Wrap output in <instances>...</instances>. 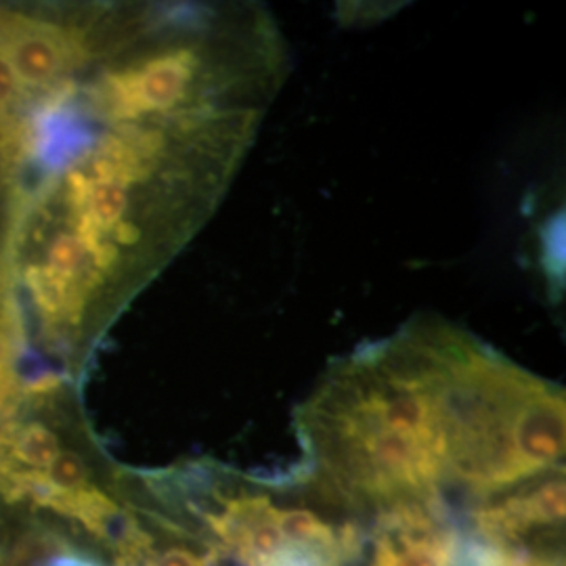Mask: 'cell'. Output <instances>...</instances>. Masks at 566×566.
<instances>
[{"mask_svg": "<svg viewBox=\"0 0 566 566\" xmlns=\"http://www.w3.org/2000/svg\"><path fill=\"white\" fill-rule=\"evenodd\" d=\"M219 556L212 552L203 556L191 547L154 546V537L116 556V566H217Z\"/></svg>", "mask_w": 566, "mask_h": 566, "instance_id": "obj_5", "label": "cell"}, {"mask_svg": "<svg viewBox=\"0 0 566 566\" xmlns=\"http://www.w3.org/2000/svg\"><path fill=\"white\" fill-rule=\"evenodd\" d=\"M63 44L42 32H25L11 42L9 49V63L21 81L30 84L51 81L63 67Z\"/></svg>", "mask_w": 566, "mask_h": 566, "instance_id": "obj_4", "label": "cell"}, {"mask_svg": "<svg viewBox=\"0 0 566 566\" xmlns=\"http://www.w3.org/2000/svg\"><path fill=\"white\" fill-rule=\"evenodd\" d=\"M11 453L25 468L46 470L60 455L61 443L57 434L46 426L32 424L18 434Z\"/></svg>", "mask_w": 566, "mask_h": 566, "instance_id": "obj_6", "label": "cell"}, {"mask_svg": "<svg viewBox=\"0 0 566 566\" xmlns=\"http://www.w3.org/2000/svg\"><path fill=\"white\" fill-rule=\"evenodd\" d=\"M18 86V74L7 57L0 55V105L9 102Z\"/></svg>", "mask_w": 566, "mask_h": 566, "instance_id": "obj_9", "label": "cell"}, {"mask_svg": "<svg viewBox=\"0 0 566 566\" xmlns=\"http://www.w3.org/2000/svg\"><path fill=\"white\" fill-rule=\"evenodd\" d=\"M441 506H403L385 512L374 537L369 566H449L455 531Z\"/></svg>", "mask_w": 566, "mask_h": 566, "instance_id": "obj_3", "label": "cell"}, {"mask_svg": "<svg viewBox=\"0 0 566 566\" xmlns=\"http://www.w3.org/2000/svg\"><path fill=\"white\" fill-rule=\"evenodd\" d=\"M11 361V344L0 334V369H7Z\"/></svg>", "mask_w": 566, "mask_h": 566, "instance_id": "obj_12", "label": "cell"}, {"mask_svg": "<svg viewBox=\"0 0 566 566\" xmlns=\"http://www.w3.org/2000/svg\"><path fill=\"white\" fill-rule=\"evenodd\" d=\"M539 378L464 327L420 315L332 365L296 413L306 479L344 506H441L525 476Z\"/></svg>", "mask_w": 566, "mask_h": 566, "instance_id": "obj_1", "label": "cell"}, {"mask_svg": "<svg viewBox=\"0 0 566 566\" xmlns=\"http://www.w3.org/2000/svg\"><path fill=\"white\" fill-rule=\"evenodd\" d=\"M30 283L34 287L36 301L44 311H60L65 301V283L61 282L51 269L34 266L30 271Z\"/></svg>", "mask_w": 566, "mask_h": 566, "instance_id": "obj_8", "label": "cell"}, {"mask_svg": "<svg viewBox=\"0 0 566 566\" xmlns=\"http://www.w3.org/2000/svg\"><path fill=\"white\" fill-rule=\"evenodd\" d=\"M11 390H13V376L7 369H0V409L11 397Z\"/></svg>", "mask_w": 566, "mask_h": 566, "instance_id": "obj_11", "label": "cell"}, {"mask_svg": "<svg viewBox=\"0 0 566 566\" xmlns=\"http://www.w3.org/2000/svg\"><path fill=\"white\" fill-rule=\"evenodd\" d=\"M474 523L476 535L506 547H523L537 531H556L565 523V470L486 504L476 512Z\"/></svg>", "mask_w": 566, "mask_h": 566, "instance_id": "obj_2", "label": "cell"}, {"mask_svg": "<svg viewBox=\"0 0 566 566\" xmlns=\"http://www.w3.org/2000/svg\"><path fill=\"white\" fill-rule=\"evenodd\" d=\"M46 566H102L97 565V563H93L91 558H86V556H81V554H76V552H61V554H55L51 560H49V565Z\"/></svg>", "mask_w": 566, "mask_h": 566, "instance_id": "obj_10", "label": "cell"}, {"mask_svg": "<svg viewBox=\"0 0 566 566\" xmlns=\"http://www.w3.org/2000/svg\"><path fill=\"white\" fill-rule=\"evenodd\" d=\"M86 261H91V256L76 235H63L51 248V271L63 283L65 280L78 277L86 266Z\"/></svg>", "mask_w": 566, "mask_h": 566, "instance_id": "obj_7", "label": "cell"}]
</instances>
